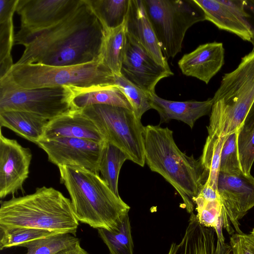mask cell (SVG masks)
<instances>
[{
  "mask_svg": "<svg viewBox=\"0 0 254 254\" xmlns=\"http://www.w3.org/2000/svg\"><path fill=\"white\" fill-rule=\"evenodd\" d=\"M60 182L71 198L74 214L80 222L95 229H115L130 207L99 176L86 169L58 167Z\"/></svg>",
  "mask_w": 254,
  "mask_h": 254,
  "instance_id": "cell-4",
  "label": "cell"
},
{
  "mask_svg": "<svg viewBox=\"0 0 254 254\" xmlns=\"http://www.w3.org/2000/svg\"><path fill=\"white\" fill-rule=\"evenodd\" d=\"M128 160L127 155L119 148L105 141L99 165V173L110 189L117 196L118 179L124 162Z\"/></svg>",
  "mask_w": 254,
  "mask_h": 254,
  "instance_id": "cell-26",
  "label": "cell"
},
{
  "mask_svg": "<svg viewBox=\"0 0 254 254\" xmlns=\"http://www.w3.org/2000/svg\"><path fill=\"white\" fill-rule=\"evenodd\" d=\"M79 239L70 233L57 234L21 245L27 250L26 254H56Z\"/></svg>",
  "mask_w": 254,
  "mask_h": 254,
  "instance_id": "cell-30",
  "label": "cell"
},
{
  "mask_svg": "<svg viewBox=\"0 0 254 254\" xmlns=\"http://www.w3.org/2000/svg\"><path fill=\"white\" fill-rule=\"evenodd\" d=\"M224 54L222 43H207L184 55L178 64L183 74L208 84L224 65Z\"/></svg>",
  "mask_w": 254,
  "mask_h": 254,
  "instance_id": "cell-17",
  "label": "cell"
},
{
  "mask_svg": "<svg viewBox=\"0 0 254 254\" xmlns=\"http://www.w3.org/2000/svg\"><path fill=\"white\" fill-rule=\"evenodd\" d=\"M237 144L242 172L250 175L254 162V112L248 114L238 130Z\"/></svg>",
  "mask_w": 254,
  "mask_h": 254,
  "instance_id": "cell-29",
  "label": "cell"
},
{
  "mask_svg": "<svg viewBox=\"0 0 254 254\" xmlns=\"http://www.w3.org/2000/svg\"><path fill=\"white\" fill-rule=\"evenodd\" d=\"M19 0H0V79L11 70L12 48L14 44L13 15Z\"/></svg>",
  "mask_w": 254,
  "mask_h": 254,
  "instance_id": "cell-23",
  "label": "cell"
},
{
  "mask_svg": "<svg viewBox=\"0 0 254 254\" xmlns=\"http://www.w3.org/2000/svg\"><path fill=\"white\" fill-rule=\"evenodd\" d=\"M49 120L22 111H0V126L12 130L22 137L37 144L43 137Z\"/></svg>",
  "mask_w": 254,
  "mask_h": 254,
  "instance_id": "cell-21",
  "label": "cell"
},
{
  "mask_svg": "<svg viewBox=\"0 0 254 254\" xmlns=\"http://www.w3.org/2000/svg\"><path fill=\"white\" fill-rule=\"evenodd\" d=\"M227 135L221 137L208 135L199 159L203 168L208 175L205 183L218 192L221 153Z\"/></svg>",
  "mask_w": 254,
  "mask_h": 254,
  "instance_id": "cell-28",
  "label": "cell"
},
{
  "mask_svg": "<svg viewBox=\"0 0 254 254\" xmlns=\"http://www.w3.org/2000/svg\"><path fill=\"white\" fill-rule=\"evenodd\" d=\"M58 137L105 141L94 123L80 110L70 111L49 121L41 139Z\"/></svg>",
  "mask_w": 254,
  "mask_h": 254,
  "instance_id": "cell-19",
  "label": "cell"
},
{
  "mask_svg": "<svg viewBox=\"0 0 254 254\" xmlns=\"http://www.w3.org/2000/svg\"><path fill=\"white\" fill-rule=\"evenodd\" d=\"M72 105L75 110L98 104L127 108L132 111L128 100L116 85L96 86L87 88L72 87Z\"/></svg>",
  "mask_w": 254,
  "mask_h": 254,
  "instance_id": "cell-22",
  "label": "cell"
},
{
  "mask_svg": "<svg viewBox=\"0 0 254 254\" xmlns=\"http://www.w3.org/2000/svg\"><path fill=\"white\" fill-rule=\"evenodd\" d=\"M57 234L59 233L46 230L27 228H14L0 231V250L20 247L24 243Z\"/></svg>",
  "mask_w": 254,
  "mask_h": 254,
  "instance_id": "cell-32",
  "label": "cell"
},
{
  "mask_svg": "<svg viewBox=\"0 0 254 254\" xmlns=\"http://www.w3.org/2000/svg\"><path fill=\"white\" fill-rule=\"evenodd\" d=\"M56 254H89L80 245V241Z\"/></svg>",
  "mask_w": 254,
  "mask_h": 254,
  "instance_id": "cell-38",
  "label": "cell"
},
{
  "mask_svg": "<svg viewBox=\"0 0 254 254\" xmlns=\"http://www.w3.org/2000/svg\"><path fill=\"white\" fill-rule=\"evenodd\" d=\"M251 235V236H252V237L253 238V239L254 240V228L252 230V231H251V232L250 233V234Z\"/></svg>",
  "mask_w": 254,
  "mask_h": 254,
  "instance_id": "cell-40",
  "label": "cell"
},
{
  "mask_svg": "<svg viewBox=\"0 0 254 254\" xmlns=\"http://www.w3.org/2000/svg\"><path fill=\"white\" fill-rule=\"evenodd\" d=\"M105 30L125 23L130 0H86Z\"/></svg>",
  "mask_w": 254,
  "mask_h": 254,
  "instance_id": "cell-25",
  "label": "cell"
},
{
  "mask_svg": "<svg viewBox=\"0 0 254 254\" xmlns=\"http://www.w3.org/2000/svg\"><path fill=\"white\" fill-rule=\"evenodd\" d=\"M105 29L86 0L63 21L43 31L17 32L14 44L25 50L14 64L64 66L102 61Z\"/></svg>",
  "mask_w": 254,
  "mask_h": 254,
  "instance_id": "cell-1",
  "label": "cell"
},
{
  "mask_svg": "<svg viewBox=\"0 0 254 254\" xmlns=\"http://www.w3.org/2000/svg\"><path fill=\"white\" fill-rule=\"evenodd\" d=\"M32 158L31 150L17 140L0 135V197L23 190Z\"/></svg>",
  "mask_w": 254,
  "mask_h": 254,
  "instance_id": "cell-14",
  "label": "cell"
},
{
  "mask_svg": "<svg viewBox=\"0 0 254 254\" xmlns=\"http://www.w3.org/2000/svg\"><path fill=\"white\" fill-rule=\"evenodd\" d=\"M253 112H254V102L248 114L252 113Z\"/></svg>",
  "mask_w": 254,
  "mask_h": 254,
  "instance_id": "cell-39",
  "label": "cell"
},
{
  "mask_svg": "<svg viewBox=\"0 0 254 254\" xmlns=\"http://www.w3.org/2000/svg\"><path fill=\"white\" fill-rule=\"evenodd\" d=\"M126 42L125 23L115 29L105 30L101 53L102 62L116 76L121 69Z\"/></svg>",
  "mask_w": 254,
  "mask_h": 254,
  "instance_id": "cell-24",
  "label": "cell"
},
{
  "mask_svg": "<svg viewBox=\"0 0 254 254\" xmlns=\"http://www.w3.org/2000/svg\"><path fill=\"white\" fill-rule=\"evenodd\" d=\"M203 11L206 20L218 29L250 42L253 36L242 0H194Z\"/></svg>",
  "mask_w": 254,
  "mask_h": 254,
  "instance_id": "cell-15",
  "label": "cell"
},
{
  "mask_svg": "<svg viewBox=\"0 0 254 254\" xmlns=\"http://www.w3.org/2000/svg\"><path fill=\"white\" fill-rule=\"evenodd\" d=\"M244 8L248 14L247 19L250 25L253 34L251 43L254 48V0H245Z\"/></svg>",
  "mask_w": 254,
  "mask_h": 254,
  "instance_id": "cell-37",
  "label": "cell"
},
{
  "mask_svg": "<svg viewBox=\"0 0 254 254\" xmlns=\"http://www.w3.org/2000/svg\"><path fill=\"white\" fill-rule=\"evenodd\" d=\"M168 254H233L230 245L218 239L212 228L201 225L193 212L179 243H173Z\"/></svg>",
  "mask_w": 254,
  "mask_h": 254,
  "instance_id": "cell-16",
  "label": "cell"
},
{
  "mask_svg": "<svg viewBox=\"0 0 254 254\" xmlns=\"http://www.w3.org/2000/svg\"><path fill=\"white\" fill-rule=\"evenodd\" d=\"M126 31L133 37L161 65L170 69L155 31L148 17L142 0H130L125 21Z\"/></svg>",
  "mask_w": 254,
  "mask_h": 254,
  "instance_id": "cell-18",
  "label": "cell"
},
{
  "mask_svg": "<svg viewBox=\"0 0 254 254\" xmlns=\"http://www.w3.org/2000/svg\"><path fill=\"white\" fill-rule=\"evenodd\" d=\"M115 84L125 95L132 111L141 120L142 115L151 109L149 95L132 83L122 75H115Z\"/></svg>",
  "mask_w": 254,
  "mask_h": 254,
  "instance_id": "cell-31",
  "label": "cell"
},
{
  "mask_svg": "<svg viewBox=\"0 0 254 254\" xmlns=\"http://www.w3.org/2000/svg\"><path fill=\"white\" fill-rule=\"evenodd\" d=\"M99 236L107 246L110 254H133V243L128 213L119 221L116 228L109 231L98 229Z\"/></svg>",
  "mask_w": 254,
  "mask_h": 254,
  "instance_id": "cell-27",
  "label": "cell"
},
{
  "mask_svg": "<svg viewBox=\"0 0 254 254\" xmlns=\"http://www.w3.org/2000/svg\"><path fill=\"white\" fill-rule=\"evenodd\" d=\"M237 136L238 130L227 135L221 150L220 172L232 175L243 173L239 158Z\"/></svg>",
  "mask_w": 254,
  "mask_h": 254,
  "instance_id": "cell-33",
  "label": "cell"
},
{
  "mask_svg": "<svg viewBox=\"0 0 254 254\" xmlns=\"http://www.w3.org/2000/svg\"><path fill=\"white\" fill-rule=\"evenodd\" d=\"M78 225L71 200L52 187L37 188L0 203V231L27 228L76 236Z\"/></svg>",
  "mask_w": 254,
  "mask_h": 254,
  "instance_id": "cell-3",
  "label": "cell"
},
{
  "mask_svg": "<svg viewBox=\"0 0 254 254\" xmlns=\"http://www.w3.org/2000/svg\"><path fill=\"white\" fill-rule=\"evenodd\" d=\"M73 96L72 86L26 89L16 85L7 76L0 79V111H25L50 121L75 110Z\"/></svg>",
  "mask_w": 254,
  "mask_h": 254,
  "instance_id": "cell-9",
  "label": "cell"
},
{
  "mask_svg": "<svg viewBox=\"0 0 254 254\" xmlns=\"http://www.w3.org/2000/svg\"><path fill=\"white\" fill-rule=\"evenodd\" d=\"M194 202L199 223L206 227L214 229L222 213L221 200L206 201L197 195Z\"/></svg>",
  "mask_w": 254,
  "mask_h": 254,
  "instance_id": "cell-34",
  "label": "cell"
},
{
  "mask_svg": "<svg viewBox=\"0 0 254 254\" xmlns=\"http://www.w3.org/2000/svg\"><path fill=\"white\" fill-rule=\"evenodd\" d=\"M80 110L94 123L106 141L121 149L129 160L141 167L144 166V126L132 110L104 104Z\"/></svg>",
  "mask_w": 254,
  "mask_h": 254,
  "instance_id": "cell-8",
  "label": "cell"
},
{
  "mask_svg": "<svg viewBox=\"0 0 254 254\" xmlns=\"http://www.w3.org/2000/svg\"><path fill=\"white\" fill-rule=\"evenodd\" d=\"M212 99L208 135L223 137L237 131L254 102V48L224 74Z\"/></svg>",
  "mask_w": 254,
  "mask_h": 254,
  "instance_id": "cell-5",
  "label": "cell"
},
{
  "mask_svg": "<svg viewBox=\"0 0 254 254\" xmlns=\"http://www.w3.org/2000/svg\"><path fill=\"white\" fill-rule=\"evenodd\" d=\"M122 75L149 94L155 93L161 79L173 75L171 69L157 63L146 50L126 31Z\"/></svg>",
  "mask_w": 254,
  "mask_h": 254,
  "instance_id": "cell-11",
  "label": "cell"
},
{
  "mask_svg": "<svg viewBox=\"0 0 254 254\" xmlns=\"http://www.w3.org/2000/svg\"><path fill=\"white\" fill-rule=\"evenodd\" d=\"M143 136L145 163L174 188L184 208L192 213L194 199L208 179L199 159L181 151L173 131L167 127L147 125L144 127Z\"/></svg>",
  "mask_w": 254,
  "mask_h": 254,
  "instance_id": "cell-2",
  "label": "cell"
},
{
  "mask_svg": "<svg viewBox=\"0 0 254 254\" xmlns=\"http://www.w3.org/2000/svg\"><path fill=\"white\" fill-rule=\"evenodd\" d=\"M151 109L158 113L160 123L171 120L183 122L192 128L200 118L210 114L213 101L208 98L203 101H175L158 96L156 93L149 95Z\"/></svg>",
  "mask_w": 254,
  "mask_h": 254,
  "instance_id": "cell-20",
  "label": "cell"
},
{
  "mask_svg": "<svg viewBox=\"0 0 254 254\" xmlns=\"http://www.w3.org/2000/svg\"><path fill=\"white\" fill-rule=\"evenodd\" d=\"M82 0H19L21 33L38 32L58 24L80 5Z\"/></svg>",
  "mask_w": 254,
  "mask_h": 254,
  "instance_id": "cell-12",
  "label": "cell"
},
{
  "mask_svg": "<svg viewBox=\"0 0 254 254\" xmlns=\"http://www.w3.org/2000/svg\"><path fill=\"white\" fill-rule=\"evenodd\" d=\"M218 190L223 212L237 233H242L239 221L254 206V177L243 173L232 175L220 172Z\"/></svg>",
  "mask_w": 254,
  "mask_h": 254,
  "instance_id": "cell-13",
  "label": "cell"
},
{
  "mask_svg": "<svg viewBox=\"0 0 254 254\" xmlns=\"http://www.w3.org/2000/svg\"><path fill=\"white\" fill-rule=\"evenodd\" d=\"M230 245L233 254H254V240L250 234L242 233L232 235Z\"/></svg>",
  "mask_w": 254,
  "mask_h": 254,
  "instance_id": "cell-35",
  "label": "cell"
},
{
  "mask_svg": "<svg viewBox=\"0 0 254 254\" xmlns=\"http://www.w3.org/2000/svg\"><path fill=\"white\" fill-rule=\"evenodd\" d=\"M197 195L201 196L206 201L221 200L219 192L206 183L200 189Z\"/></svg>",
  "mask_w": 254,
  "mask_h": 254,
  "instance_id": "cell-36",
  "label": "cell"
},
{
  "mask_svg": "<svg viewBox=\"0 0 254 254\" xmlns=\"http://www.w3.org/2000/svg\"><path fill=\"white\" fill-rule=\"evenodd\" d=\"M5 76L17 86L26 89L61 86L87 88L116 85L115 75L102 61L64 66L14 64Z\"/></svg>",
  "mask_w": 254,
  "mask_h": 254,
  "instance_id": "cell-6",
  "label": "cell"
},
{
  "mask_svg": "<svg viewBox=\"0 0 254 254\" xmlns=\"http://www.w3.org/2000/svg\"><path fill=\"white\" fill-rule=\"evenodd\" d=\"M105 143L86 139L58 137L41 139L37 145L47 154L49 161L60 166L81 168L99 174Z\"/></svg>",
  "mask_w": 254,
  "mask_h": 254,
  "instance_id": "cell-10",
  "label": "cell"
},
{
  "mask_svg": "<svg viewBox=\"0 0 254 254\" xmlns=\"http://www.w3.org/2000/svg\"><path fill=\"white\" fill-rule=\"evenodd\" d=\"M162 52L168 60L182 51L188 30L206 20L194 0H142Z\"/></svg>",
  "mask_w": 254,
  "mask_h": 254,
  "instance_id": "cell-7",
  "label": "cell"
}]
</instances>
